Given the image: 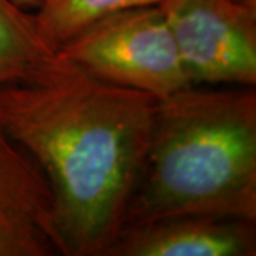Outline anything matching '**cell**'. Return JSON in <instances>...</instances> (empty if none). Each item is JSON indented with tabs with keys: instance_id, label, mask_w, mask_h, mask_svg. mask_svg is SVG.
Wrapping results in <instances>:
<instances>
[{
	"instance_id": "obj_2",
	"label": "cell",
	"mask_w": 256,
	"mask_h": 256,
	"mask_svg": "<svg viewBox=\"0 0 256 256\" xmlns=\"http://www.w3.org/2000/svg\"><path fill=\"white\" fill-rule=\"evenodd\" d=\"M175 215L256 222V92L200 90L156 98L124 226Z\"/></svg>"
},
{
	"instance_id": "obj_7",
	"label": "cell",
	"mask_w": 256,
	"mask_h": 256,
	"mask_svg": "<svg viewBox=\"0 0 256 256\" xmlns=\"http://www.w3.org/2000/svg\"><path fill=\"white\" fill-rule=\"evenodd\" d=\"M165 0H47L36 10L38 36L52 52L92 22L120 10L160 6Z\"/></svg>"
},
{
	"instance_id": "obj_3",
	"label": "cell",
	"mask_w": 256,
	"mask_h": 256,
	"mask_svg": "<svg viewBox=\"0 0 256 256\" xmlns=\"http://www.w3.org/2000/svg\"><path fill=\"white\" fill-rule=\"evenodd\" d=\"M57 52L98 80L156 98L192 86L160 6L107 14Z\"/></svg>"
},
{
	"instance_id": "obj_9",
	"label": "cell",
	"mask_w": 256,
	"mask_h": 256,
	"mask_svg": "<svg viewBox=\"0 0 256 256\" xmlns=\"http://www.w3.org/2000/svg\"><path fill=\"white\" fill-rule=\"evenodd\" d=\"M14 4H18V8L28 10V9H40L47 0H12Z\"/></svg>"
},
{
	"instance_id": "obj_4",
	"label": "cell",
	"mask_w": 256,
	"mask_h": 256,
	"mask_svg": "<svg viewBox=\"0 0 256 256\" xmlns=\"http://www.w3.org/2000/svg\"><path fill=\"white\" fill-rule=\"evenodd\" d=\"M185 73L196 84H256V9L234 0L160 4Z\"/></svg>"
},
{
	"instance_id": "obj_6",
	"label": "cell",
	"mask_w": 256,
	"mask_h": 256,
	"mask_svg": "<svg viewBox=\"0 0 256 256\" xmlns=\"http://www.w3.org/2000/svg\"><path fill=\"white\" fill-rule=\"evenodd\" d=\"M255 222L175 215L121 229L106 256H254Z\"/></svg>"
},
{
	"instance_id": "obj_5",
	"label": "cell",
	"mask_w": 256,
	"mask_h": 256,
	"mask_svg": "<svg viewBox=\"0 0 256 256\" xmlns=\"http://www.w3.org/2000/svg\"><path fill=\"white\" fill-rule=\"evenodd\" d=\"M62 255L46 176L0 128V256Z\"/></svg>"
},
{
	"instance_id": "obj_8",
	"label": "cell",
	"mask_w": 256,
	"mask_h": 256,
	"mask_svg": "<svg viewBox=\"0 0 256 256\" xmlns=\"http://www.w3.org/2000/svg\"><path fill=\"white\" fill-rule=\"evenodd\" d=\"M48 53L53 52L38 36L34 13L12 0H0V87L26 73Z\"/></svg>"
},
{
	"instance_id": "obj_1",
	"label": "cell",
	"mask_w": 256,
	"mask_h": 256,
	"mask_svg": "<svg viewBox=\"0 0 256 256\" xmlns=\"http://www.w3.org/2000/svg\"><path fill=\"white\" fill-rule=\"evenodd\" d=\"M156 101L98 80L58 52L0 87V128L46 176L63 256H106L118 236Z\"/></svg>"
},
{
	"instance_id": "obj_10",
	"label": "cell",
	"mask_w": 256,
	"mask_h": 256,
	"mask_svg": "<svg viewBox=\"0 0 256 256\" xmlns=\"http://www.w3.org/2000/svg\"><path fill=\"white\" fill-rule=\"evenodd\" d=\"M239 4H244V6H248V8H252V9H256V0H234Z\"/></svg>"
}]
</instances>
